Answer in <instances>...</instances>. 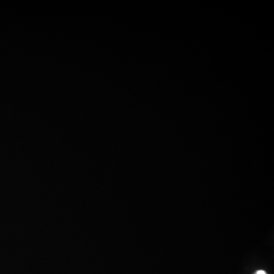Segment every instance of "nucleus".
<instances>
[{
	"mask_svg": "<svg viewBox=\"0 0 274 274\" xmlns=\"http://www.w3.org/2000/svg\"><path fill=\"white\" fill-rule=\"evenodd\" d=\"M255 274H267V273L264 271H258V272H257Z\"/></svg>",
	"mask_w": 274,
	"mask_h": 274,
	"instance_id": "1",
	"label": "nucleus"
}]
</instances>
